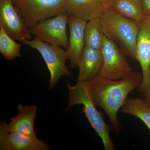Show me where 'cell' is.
Returning a JSON list of instances; mask_svg holds the SVG:
<instances>
[{
  "label": "cell",
  "instance_id": "cell-7",
  "mask_svg": "<svg viewBox=\"0 0 150 150\" xmlns=\"http://www.w3.org/2000/svg\"><path fill=\"white\" fill-rule=\"evenodd\" d=\"M68 19V14L64 12L53 18L39 22L29 28L30 32L43 42L67 49L69 43L67 31Z\"/></svg>",
  "mask_w": 150,
  "mask_h": 150
},
{
  "label": "cell",
  "instance_id": "cell-4",
  "mask_svg": "<svg viewBox=\"0 0 150 150\" xmlns=\"http://www.w3.org/2000/svg\"><path fill=\"white\" fill-rule=\"evenodd\" d=\"M23 44L37 50L40 53L50 73L48 88L52 89L62 76H70L72 73L66 64L68 60L66 52L60 46L43 42L36 36L32 40H26Z\"/></svg>",
  "mask_w": 150,
  "mask_h": 150
},
{
  "label": "cell",
  "instance_id": "cell-3",
  "mask_svg": "<svg viewBox=\"0 0 150 150\" xmlns=\"http://www.w3.org/2000/svg\"><path fill=\"white\" fill-rule=\"evenodd\" d=\"M100 18L104 35L118 44L125 56L136 60L140 23L122 16L109 6Z\"/></svg>",
  "mask_w": 150,
  "mask_h": 150
},
{
  "label": "cell",
  "instance_id": "cell-12",
  "mask_svg": "<svg viewBox=\"0 0 150 150\" xmlns=\"http://www.w3.org/2000/svg\"><path fill=\"white\" fill-rule=\"evenodd\" d=\"M111 0H66L64 9L69 17L88 21L100 18Z\"/></svg>",
  "mask_w": 150,
  "mask_h": 150
},
{
  "label": "cell",
  "instance_id": "cell-14",
  "mask_svg": "<svg viewBox=\"0 0 150 150\" xmlns=\"http://www.w3.org/2000/svg\"><path fill=\"white\" fill-rule=\"evenodd\" d=\"M102 62L101 50L85 46L78 63V81H88L97 76Z\"/></svg>",
  "mask_w": 150,
  "mask_h": 150
},
{
  "label": "cell",
  "instance_id": "cell-6",
  "mask_svg": "<svg viewBox=\"0 0 150 150\" xmlns=\"http://www.w3.org/2000/svg\"><path fill=\"white\" fill-rule=\"evenodd\" d=\"M103 62L98 76L110 79L126 77L132 69L118 45L104 35L102 48Z\"/></svg>",
  "mask_w": 150,
  "mask_h": 150
},
{
  "label": "cell",
  "instance_id": "cell-20",
  "mask_svg": "<svg viewBox=\"0 0 150 150\" xmlns=\"http://www.w3.org/2000/svg\"><path fill=\"white\" fill-rule=\"evenodd\" d=\"M143 94V99L150 107V82L146 91Z\"/></svg>",
  "mask_w": 150,
  "mask_h": 150
},
{
  "label": "cell",
  "instance_id": "cell-15",
  "mask_svg": "<svg viewBox=\"0 0 150 150\" xmlns=\"http://www.w3.org/2000/svg\"><path fill=\"white\" fill-rule=\"evenodd\" d=\"M108 6L122 16L138 23L146 17L141 0H111Z\"/></svg>",
  "mask_w": 150,
  "mask_h": 150
},
{
  "label": "cell",
  "instance_id": "cell-5",
  "mask_svg": "<svg viewBox=\"0 0 150 150\" xmlns=\"http://www.w3.org/2000/svg\"><path fill=\"white\" fill-rule=\"evenodd\" d=\"M28 28L65 12L66 0H11Z\"/></svg>",
  "mask_w": 150,
  "mask_h": 150
},
{
  "label": "cell",
  "instance_id": "cell-17",
  "mask_svg": "<svg viewBox=\"0 0 150 150\" xmlns=\"http://www.w3.org/2000/svg\"><path fill=\"white\" fill-rule=\"evenodd\" d=\"M104 36L100 18L90 20L87 22L84 32L85 46L101 50Z\"/></svg>",
  "mask_w": 150,
  "mask_h": 150
},
{
  "label": "cell",
  "instance_id": "cell-13",
  "mask_svg": "<svg viewBox=\"0 0 150 150\" xmlns=\"http://www.w3.org/2000/svg\"><path fill=\"white\" fill-rule=\"evenodd\" d=\"M18 112L15 117L11 118L9 123L3 122L9 132L29 137H36L34 129V122L36 117L37 106L19 104Z\"/></svg>",
  "mask_w": 150,
  "mask_h": 150
},
{
  "label": "cell",
  "instance_id": "cell-8",
  "mask_svg": "<svg viewBox=\"0 0 150 150\" xmlns=\"http://www.w3.org/2000/svg\"><path fill=\"white\" fill-rule=\"evenodd\" d=\"M0 25L14 40L23 42L32 39L31 33L25 24L23 18L11 0H0Z\"/></svg>",
  "mask_w": 150,
  "mask_h": 150
},
{
  "label": "cell",
  "instance_id": "cell-19",
  "mask_svg": "<svg viewBox=\"0 0 150 150\" xmlns=\"http://www.w3.org/2000/svg\"><path fill=\"white\" fill-rule=\"evenodd\" d=\"M144 13L146 16H150V0H141Z\"/></svg>",
  "mask_w": 150,
  "mask_h": 150
},
{
  "label": "cell",
  "instance_id": "cell-9",
  "mask_svg": "<svg viewBox=\"0 0 150 150\" xmlns=\"http://www.w3.org/2000/svg\"><path fill=\"white\" fill-rule=\"evenodd\" d=\"M136 60L141 65L143 79L140 93H144L150 82V16H146L140 23V28L136 46Z\"/></svg>",
  "mask_w": 150,
  "mask_h": 150
},
{
  "label": "cell",
  "instance_id": "cell-1",
  "mask_svg": "<svg viewBox=\"0 0 150 150\" xmlns=\"http://www.w3.org/2000/svg\"><path fill=\"white\" fill-rule=\"evenodd\" d=\"M143 76L138 72H132L120 80H112L98 76L88 81L96 104L107 114L111 126L119 134L121 125L118 118L119 109L124 105L131 91L139 88Z\"/></svg>",
  "mask_w": 150,
  "mask_h": 150
},
{
  "label": "cell",
  "instance_id": "cell-2",
  "mask_svg": "<svg viewBox=\"0 0 150 150\" xmlns=\"http://www.w3.org/2000/svg\"><path fill=\"white\" fill-rule=\"evenodd\" d=\"M67 85L69 91V101L66 110H69L74 105H83V112L102 140L105 150H115L110 137L111 126L105 123L102 113L97 109L89 82L78 81L74 86L67 82Z\"/></svg>",
  "mask_w": 150,
  "mask_h": 150
},
{
  "label": "cell",
  "instance_id": "cell-16",
  "mask_svg": "<svg viewBox=\"0 0 150 150\" xmlns=\"http://www.w3.org/2000/svg\"><path fill=\"white\" fill-rule=\"evenodd\" d=\"M121 112L139 118L150 130V107L143 98H127Z\"/></svg>",
  "mask_w": 150,
  "mask_h": 150
},
{
  "label": "cell",
  "instance_id": "cell-18",
  "mask_svg": "<svg viewBox=\"0 0 150 150\" xmlns=\"http://www.w3.org/2000/svg\"><path fill=\"white\" fill-rule=\"evenodd\" d=\"M21 46L10 37L0 25V52L4 59L11 61L21 57Z\"/></svg>",
  "mask_w": 150,
  "mask_h": 150
},
{
  "label": "cell",
  "instance_id": "cell-11",
  "mask_svg": "<svg viewBox=\"0 0 150 150\" xmlns=\"http://www.w3.org/2000/svg\"><path fill=\"white\" fill-rule=\"evenodd\" d=\"M87 21L76 17H69V46L66 52L69 66L75 68L78 67L79 60L85 46L84 32Z\"/></svg>",
  "mask_w": 150,
  "mask_h": 150
},
{
  "label": "cell",
  "instance_id": "cell-10",
  "mask_svg": "<svg viewBox=\"0 0 150 150\" xmlns=\"http://www.w3.org/2000/svg\"><path fill=\"white\" fill-rule=\"evenodd\" d=\"M50 146L38 138L9 132L3 122L0 125V150H48Z\"/></svg>",
  "mask_w": 150,
  "mask_h": 150
}]
</instances>
